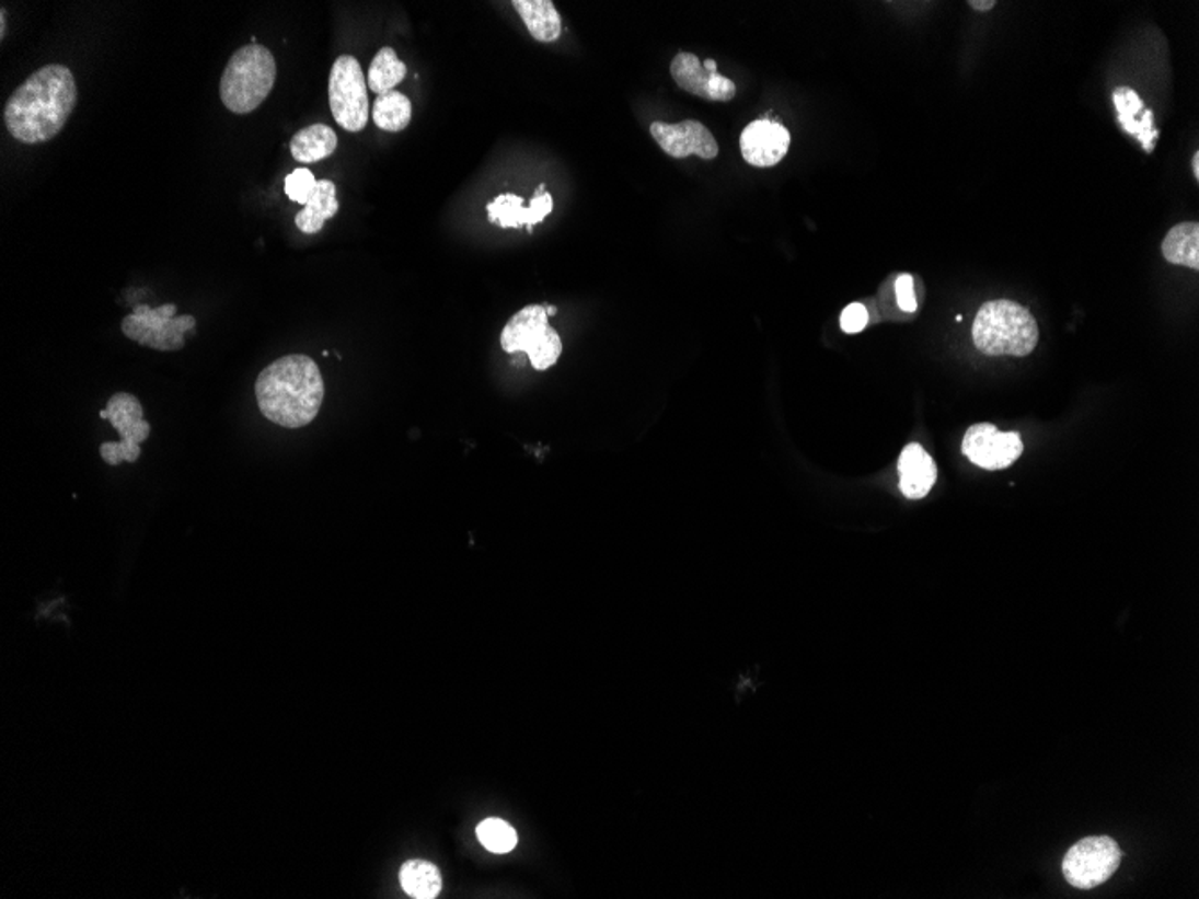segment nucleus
Returning <instances> with one entry per match:
<instances>
[{"mask_svg":"<svg viewBox=\"0 0 1199 899\" xmlns=\"http://www.w3.org/2000/svg\"><path fill=\"white\" fill-rule=\"evenodd\" d=\"M338 148V135L331 126L311 125L293 135L289 150L299 164H316Z\"/></svg>","mask_w":1199,"mask_h":899,"instance_id":"nucleus-19","label":"nucleus"},{"mask_svg":"<svg viewBox=\"0 0 1199 899\" xmlns=\"http://www.w3.org/2000/svg\"><path fill=\"white\" fill-rule=\"evenodd\" d=\"M108 423L119 431L120 442L101 443L100 452L108 465L134 463L140 457V443L150 437L151 426L142 415V404L131 393L119 392L109 397L105 407Z\"/></svg>","mask_w":1199,"mask_h":899,"instance_id":"nucleus-8","label":"nucleus"},{"mask_svg":"<svg viewBox=\"0 0 1199 899\" xmlns=\"http://www.w3.org/2000/svg\"><path fill=\"white\" fill-rule=\"evenodd\" d=\"M512 5L535 41L550 44L563 33V21L552 0H514Z\"/></svg>","mask_w":1199,"mask_h":899,"instance_id":"nucleus-17","label":"nucleus"},{"mask_svg":"<svg viewBox=\"0 0 1199 899\" xmlns=\"http://www.w3.org/2000/svg\"><path fill=\"white\" fill-rule=\"evenodd\" d=\"M1162 254L1171 264L1199 269V224H1176L1165 235Z\"/></svg>","mask_w":1199,"mask_h":899,"instance_id":"nucleus-21","label":"nucleus"},{"mask_svg":"<svg viewBox=\"0 0 1199 899\" xmlns=\"http://www.w3.org/2000/svg\"><path fill=\"white\" fill-rule=\"evenodd\" d=\"M476 835H479V840L485 850L499 853V855L510 853L518 845V833H516L512 826L501 819L483 820V822H480Z\"/></svg>","mask_w":1199,"mask_h":899,"instance_id":"nucleus-24","label":"nucleus"},{"mask_svg":"<svg viewBox=\"0 0 1199 899\" xmlns=\"http://www.w3.org/2000/svg\"><path fill=\"white\" fill-rule=\"evenodd\" d=\"M275 78L277 64L272 50L261 44L243 45L224 67L219 95L230 112L250 114L268 100Z\"/></svg>","mask_w":1199,"mask_h":899,"instance_id":"nucleus-4","label":"nucleus"},{"mask_svg":"<svg viewBox=\"0 0 1199 899\" xmlns=\"http://www.w3.org/2000/svg\"><path fill=\"white\" fill-rule=\"evenodd\" d=\"M196 327L195 316H176L175 303H165L162 308L137 306L128 314L120 329L126 338L142 347L154 348L160 353H175L185 347V334Z\"/></svg>","mask_w":1199,"mask_h":899,"instance_id":"nucleus-7","label":"nucleus"},{"mask_svg":"<svg viewBox=\"0 0 1199 899\" xmlns=\"http://www.w3.org/2000/svg\"><path fill=\"white\" fill-rule=\"evenodd\" d=\"M412 115H414L412 101H410L408 95H404L403 92H397V90L378 95L373 101V125L378 126L379 129H383V131H389V134H399V131L408 128L410 123H412Z\"/></svg>","mask_w":1199,"mask_h":899,"instance_id":"nucleus-20","label":"nucleus"},{"mask_svg":"<svg viewBox=\"0 0 1199 899\" xmlns=\"http://www.w3.org/2000/svg\"><path fill=\"white\" fill-rule=\"evenodd\" d=\"M76 105L78 85L69 67L45 65L5 101L4 125L13 139L42 145L66 128Z\"/></svg>","mask_w":1199,"mask_h":899,"instance_id":"nucleus-1","label":"nucleus"},{"mask_svg":"<svg viewBox=\"0 0 1199 899\" xmlns=\"http://www.w3.org/2000/svg\"><path fill=\"white\" fill-rule=\"evenodd\" d=\"M255 397L269 423L289 429L304 428L313 423L324 403V378L309 356L289 354L260 373Z\"/></svg>","mask_w":1199,"mask_h":899,"instance_id":"nucleus-2","label":"nucleus"},{"mask_svg":"<svg viewBox=\"0 0 1199 899\" xmlns=\"http://www.w3.org/2000/svg\"><path fill=\"white\" fill-rule=\"evenodd\" d=\"M339 201L336 198V185L331 180H319L316 189L311 194L304 209L295 216V224L308 235L319 234L325 221L338 215Z\"/></svg>","mask_w":1199,"mask_h":899,"instance_id":"nucleus-18","label":"nucleus"},{"mask_svg":"<svg viewBox=\"0 0 1199 899\" xmlns=\"http://www.w3.org/2000/svg\"><path fill=\"white\" fill-rule=\"evenodd\" d=\"M501 348L507 354L524 353L535 370L543 372L557 364L563 342L547 323L546 306H527L508 320L501 331Z\"/></svg>","mask_w":1199,"mask_h":899,"instance_id":"nucleus-5","label":"nucleus"},{"mask_svg":"<svg viewBox=\"0 0 1199 899\" xmlns=\"http://www.w3.org/2000/svg\"><path fill=\"white\" fill-rule=\"evenodd\" d=\"M702 65H704V69H706L707 72H717V64H715V61L706 60Z\"/></svg>","mask_w":1199,"mask_h":899,"instance_id":"nucleus-30","label":"nucleus"},{"mask_svg":"<svg viewBox=\"0 0 1199 899\" xmlns=\"http://www.w3.org/2000/svg\"><path fill=\"white\" fill-rule=\"evenodd\" d=\"M670 74L679 89L701 100L727 103L737 95V85L729 78L718 72H707L699 56L692 53H679L670 64Z\"/></svg>","mask_w":1199,"mask_h":899,"instance_id":"nucleus-12","label":"nucleus"},{"mask_svg":"<svg viewBox=\"0 0 1199 899\" xmlns=\"http://www.w3.org/2000/svg\"><path fill=\"white\" fill-rule=\"evenodd\" d=\"M791 148V134L774 120H752L740 135L741 157L754 168L780 164Z\"/></svg>","mask_w":1199,"mask_h":899,"instance_id":"nucleus-13","label":"nucleus"},{"mask_svg":"<svg viewBox=\"0 0 1199 899\" xmlns=\"http://www.w3.org/2000/svg\"><path fill=\"white\" fill-rule=\"evenodd\" d=\"M650 135L659 148L672 159H687L690 154H698L702 160H713L718 157L715 135L702 125L701 120H681L677 125L657 120L650 126Z\"/></svg>","mask_w":1199,"mask_h":899,"instance_id":"nucleus-11","label":"nucleus"},{"mask_svg":"<svg viewBox=\"0 0 1199 899\" xmlns=\"http://www.w3.org/2000/svg\"><path fill=\"white\" fill-rule=\"evenodd\" d=\"M895 289L896 300H898V306H900L901 311H906V313H916L918 300L916 295H914V279H912L911 275H900V277L896 279Z\"/></svg>","mask_w":1199,"mask_h":899,"instance_id":"nucleus-27","label":"nucleus"},{"mask_svg":"<svg viewBox=\"0 0 1199 899\" xmlns=\"http://www.w3.org/2000/svg\"><path fill=\"white\" fill-rule=\"evenodd\" d=\"M546 313H547V319H550V316H553V314L557 313V311H555V309H553V308H546Z\"/></svg>","mask_w":1199,"mask_h":899,"instance_id":"nucleus-32","label":"nucleus"},{"mask_svg":"<svg viewBox=\"0 0 1199 899\" xmlns=\"http://www.w3.org/2000/svg\"><path fill=\"white\" fill-rule=\"evenodd\" d=\"M1115 108L1119 112L1120 125L1128 134L1139 137L1145 151L1153 150L1158 131L1153 128V114L1144 108V103L1133 90L1120 87L1114 92Z\"/></svg>","mask_w":1199,"mask_h":899,"instance_id":"nucleus-16","label":"nucleus"},{"mask_svg":"<svg viewBox=\"0 0 1199 899\" xmlns=\"http://www.w3.org/2000/svg\"><path fill=\"white\" fill-rule=\"evenodd\" d=\"M869 313L862 303H850L841 314V329L844 333L856 334L866 329Z\"/></svg>","mask_w":1199,"mask_h":899,"instance_id":"nucleus-26","label":"nucleus"},{"mask_svg":"<svg viewBox=\"0 0 1199 899\" xmlns=\"http://www.w3.org/2000/svg\"><path fill=\"white\" fill-rule=\"evenodd\" d=\"M406 72H408L406 64L399 60L392 47L379 49L370 64L369 78H367L370 92H376L378 95L392 92L395 87L403 83Z\"/></svg>","mask_w":1199,"mask_h":899,"instance_id":"nucleus-23","label":"nucleus"},{"mask_svg":"<svg viewBox=\"0 0 1199 899\" xmlns=\"http://www.w3.org/2000/svg\"><path fill=\"white\" fill-rule=\"evenodd\" d=\"M328 106L345 131L358 134L369 125V83L354 56L336 58L328 74Z\"/></svg>","mask_w":1199,"mask_h":899,"instance_id":"nucleus-6","label":"nucleus"},{"mask_svg":"<svg viewBox=\"0 0 1199 899\" xmlns=\"http://www.w3.org/2000/svg\"><path fill=\"white\" fill-rule=\"evenodd\" d=\"M544 189V184L539 185L538 193L530 199L528 207L521 196L512 193L499 194L498 198L487 205L488 221L499 224L501 229H521L527 224L528 232H532L533 224L541 223L546 216L552 215V194Z\"/></svg>","mask_w":1199,"mask_h":899,"instance_id":"nucleus-14","label":"nucleus"},{"mask_svg":"<svg viewBox=\"0 0 1199 899\" xmlns=\"http://www.w3.org/2000/svg\"><path fill=\"white\" fill-rule=\"evenodd\" d=\"M962 452L988 471H1001L1018 460L1024 443L1016 433H1001L993 424H976L966 431Z\"/></svg>","mask_w":1199,"mask_h":899,"instance_id":"nucleus-10","label":"nucleus"},{"mask_svg":"<svg viewBox=\"0 0 1199 899\" xmlns=\"http://www.w3.org/2000/svg\"><path fill=\"white\" fill-rule=\"evenodd\" d=\"M5 35H8V11H5V8H2V10H0V38L4 41Z\"/></svg>","mask_w":1199,"mask_h":899,"instance_id":"nucleus-29","label":"nucleus"},{"mask_svg":"<svg viewBox=\"0 0 1199 899\" xmlns=\"http://www.w3.org/2000/svg\"><path fill=\"white\" fill-rule=\"evenodd\" d=\"M970 5H971V10L990 11V10H993V8H995L996 2H995V0H990V2H981V0H970Z\"/></svg>","mask_w":1199,"mask_h":899,"instance_id":"nucleus-28","label":"nucleus"},{"mask_svg":"<svg viewBox=\"0 0 1199 899\" xmlns=\"http://www.w3.org/2000/svg\"><path fill=\"white\" fill-rule=\"evenodd\" d=\"M1198 160H1199V154L1196 153L1195 159H1192V168H1195L1196 178H1199Z\"/></svg>","mask_w":1199,"mask_h":899,"instance_id":"nucleus-31","label":"nucleus"},{"mask_svg":"<svg viewBox=\"0 0 1199 899\" xmlns=\"http://www.w3.org/2000/svg\"><path fill=\"white\" fill-rule=\"evenodd\" d=\"M1120 848L1110 837H1088L1070 848L1063 875L1075 889H1094L1114 876L1120 865Z\"/></svg>","mask_w":1199,"mask_h":899,"instance_id":"nucleus-9","label":"nucleus"},{"mask_svg":"<svg viewBox=\"0 0 1199 899\" xmlns=\"http://www.w3.org/2000/svg\"><path fill=\"white\" fill-rule=\"evenodd\" d=\"M900 488L909 499H921L936 485L937 468L931 454L920 443H909L898 462Z\"/></svg>","mask_w":1199,"mask_h":899,"instance_id":"nucleus-15","label":"nucleus"},{"mask_svg":"<svg viewBox=\"0 0 1199 899\" xmlns=\"http://www.w3.org/2000/svg\"><path fill=\"white\" fill-rule=\"evenodd\" d=\"M976 347L985 356H1029L1038 345V325L1033 314L1011 300L985 302L971 327Z\"/></svg>","mask_w":1199,"mask_h":899,"instance_id":"nucleus-3","label":"nucleus"},{"mask_svg":"<svg viewBox=\"0 0 1199 899\" xmlns=\"http://www.w3.org/2000/svg\"><path fill=\"white\" fill-rule=\"evenodd\" d=\"M399 879L404 892L415 899H434L442 890V876L431 862L410 860L401 867Z\"/></svg>","mask_w":1199,"mask_h":899,"instance_id":"nucleus-22","label":"nucleus"},{"mask_svg":"<svg viewBox=\"0 0 1199 899\" xmlns=\"http://www.w3.org/2000/svg\"><path fill=\"white\" fill-rule=\"evenodd\" d=\"M100 417L105 418V420H108V412H106V410H103V412L100 413Z\"/></svg>","mask_w":1199,"mask_h":899,"instance_id":"nucleus-33","label":"nucleus"},{"mask_svg":"<svg viewBox=\"0 0 1199 899\" xmlns=\"http://www.w3.org/2000/svg\"><path fill=\"white\" fill-rule=\"evenodd\" d=\"M319 180L314 178L313 171H309L308 168H299L293 173H289L284 180V193L295 204L305 205L311 198V194L316 189Z\"/></svg>","mask_w":1199,"mask_h":899,"instance_id":"nucleus-25","label":"nucleus"}]
</instances>
